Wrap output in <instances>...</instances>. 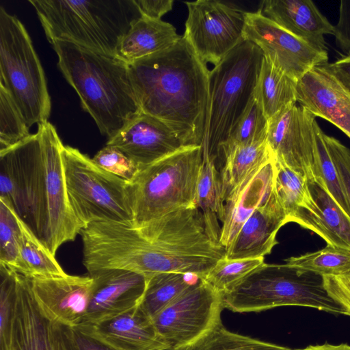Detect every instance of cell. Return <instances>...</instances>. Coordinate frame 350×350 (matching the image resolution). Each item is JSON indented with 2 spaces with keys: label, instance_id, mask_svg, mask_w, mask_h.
Returning a JSON list of instances; mask_svg holds the SVG:
<instances>
[{
  "label": "cell",
  "instance_id": "1",
  "mask_svg": "<svg viewBox=\"0 0 350 350\" xmlns=\"http://www.w3.org/2000/svg\"><path fill=\"white\" fill-rule=\"evenodd\" d=\"M63 146L55 128L47 122L38 125L36 133L0 152V174L12 186L7 202L54 256L83 228L68 197Z\"/></svg>",
  "mask_w": 350,
  "mask_h": 350
},
{
  "label": "cell",
  "instance_id": "2",
  "mask_svg": "<svg viewBox=\"0 0 350 350\" xmlns=\"http://www.w3.org/2000/svg\"><path fill=\"white\" fill-rule=\"evenodd\" d=\"M128 65L140 111L164 122L184 146H203L210 70L186 38Z\"/></svg>",
  "mask_w": 350,
  "mask_h": 350
},
{
  "label": "cell",
  "instance_id": "3",
  "mask_svg": "<svg viewBox=\"0 0 350 350\" xmlns=\"http://www.w3.org/2000/svg\"><path fill=\"white\" fill-rule=\"evenodd\" d=\"M51 44L59 70L102 135L111 138L140 111L126 62L67 41Z\"/></svg>",
  "mask_w": 350,
  "mask_h": 350
},
{
  "label": "cell",
  "instance_id": "4",
  "mask_svg": "<svg viewBox=\"0 0 350 350\" xmlns=\"http://www.w3.org/2000/svg\"><path fill=\"white\" fill-rule=\"evenodd\" d=\"M50 43L67 41L116 56L133 23L142 16L134 0H29Z\"/></svg>",
  "mask_w": 350,
  "mask_h": 350
},
{
  "label": "cell",
  "instance_id": "5",
  "mask_svg": "<svg viewBox=\"0 0 350 350\" xmlns=\"http://www.w3.org/2000/svg\"><path fill=\"white\" fill-rule=\"evenodd\" d=\"M262 51L244 40L209 72L203 154L219 163L228 137L254 98Z\"/></svg>",
  "mask_w": 350,
  "mask_h": 350
},
{
  "label": "cell",
  "instance_id": "6",
  "mask_svg": "<svg viewBox=\"0 0 350 350\" xmlns=\"http://www.w3.org/2000/svg\"><path fill=\"white\" fill-rule=\"evenodd\" d=\"M203 146H183L138 170L129 182L133 226L140 228L177 210L197 206Z\"/></svg>",
  "mask_w": 350,
  "mask_h": 350
},
{
  "label": "cell",
  "instance_id": "7",
  "mask_svg": "<svg viewBox=\"0 0 350 350\" xmlns=\"http://www.w3.org/2000/svg\"><path fill=\"white\" fill-rule=\"evenodd\" d=\"M224 308L234 312H260L280 306L313 308L343 314L329 295L323 276L283 265L263 263L223 294Z\"/></svg>",
  "mask_w": 350,
  "mask_h": 350
},
{
  "label": "cell",
  "instance_id": "8",
  "mask_svg": "<svg viewBox=\"0 0 350 350\" xmlns=\"http://www.w3.org/2000/svg\"><path fill=\"white\" fill-rule=\"evenodd\" d=\"M0 84L29 128L48 122L51 98L44 70L23 23L0 8Z\"/></svg>",
  "mask_w": 350,
  "mask_h": 350
},
{
  "label": "cell",
  "instance_id": "9",
  "mask_svg": "<svg viewBox=\"0 0 350 350\" xmlns=\"http://www.w3.org/2000/svg\"><path fill=\"white\" fill-rule=\"evenodd\" d=\"M62 159L69 202L83 228L97 221L133 226L127 180L102 169L77 148L64 145Z\"/></svg>",
  "mask_w": 350,
  "mask_h": 350
},
{
  "label": "cell",
  "instance_id": "10",
  "mask_svg": "<svg viewBox=\"0 0 350 350\" xmlns=\"http://www.w3.org/2000/svg\"><path fill=\"white\" fill-rule=\"evenodd\" d=\"M224 308L223 294L200 278L159 312L152 321L167 350H178L220 323Z\"/></svg>",
  "mask_w": 350,
  "mask_h": 350
},
{
  "label": "cell",
  "instance_id": "11",
  "mask_svg": "<svg viewBox=\"0 0 350 350\" xmlns=\"http://www.w3.org/2000/svg\"><path fill=\"white\" fill-rule=\"evenodd\" d=\"M185 3L188 16L183 36L206 64L216 66L244 41L245 12L215 0Z\"/></svg>",
  "mask_w": 350,
  "mask_h": 350
},
{
  "label": "cell",
  "instance_id": "12",
  "mask_svg": "<svg viewBox=\"0 0 350 350\" xmlns=\"http://www.w3.org/2000/svg\"><path fill=\"white\" fill-rule=\"evenodd\" d=\"M243 39L256 44L275 68L297 81L316 66L328 63V53L286 31L260 9L245 13Z\"/></svg>",
  "mask_w": 350,
  "mask_h": 350
},
{
  "label": "cell",
  "instance_id": "13",
  "mask_svg": "<svg viewBox=\"0 0 350 350\" xmlns=\"http://www.w3.org/2000/svg\"><path fill=\"white\" fill-rule=\"evenodd\" d=\"M316 117L298 103L268 120L267 143L279 162L306 178L317 180Z\"/></svg>",
  "mask_w": 350,
  "mask_h": 350
},
{
  "label": "cell",
  "instance_id": "14",
  "mask_svg": "<svg viewBox=\"0 0 350 350\" xmlns=\"http://www.w3.org/2000/svg\"><path fill=\"white\" fill-rule=\"evenodd\" d=\"M11 350H79L72 327L41 308L29 279L19 273Z\"/></svg>",
  "mask_w": 350,
  "mask_h": 350
},
{
  "label": "cell",
  "instance_id": "15",
  "mask_svg": "<svg viewBox=\"0 0 350 350\" xmlns=\"http://www.w3.org/2000/svg\"><path fill=\"white\" fill-rule=\"evenodd\" d=\"M106 146L118 148L138 170L176 152L184 146L164 122L142 111L135 114Z\"/></svg>",
  "mask_w": 350,
  "mask_h": 350
},
{
  "label": "cell",
  "instance_id": "16",
  "mask_svg": "<svg viewBox=\"0 0 350 350\" xmlns=\"http://www.w3.org/2000/svg\"><path fill=\"white\" fill-rule=\"evenodd\" d=\"M94 280L86 314L81 324L105 321L139 306L148 278L139 273L109 269L89 274Z\"/></svg>",
  "mask_w": 350,
  "mask_h": 350
},
{
  "label": "cell",
  "instance_id": "17",
  "mask_svg": "<svg viewBox=\"0 0 350 350\" xmlns=\"http://www.w3.org/2000/svg\"><path fill=\"white\" fill-rule=\"evenodd\" d=\"M29 279L36 301L48 314L71 327L83 322L94 282L90 275L68 274Z\"/></svg>",
  "mask_w": 350,
  "mask_h": 350
},
{
  "label": "cell",
  "instance_id": "18",
  "mask_svg": "<svg viewBox=\"0 0 350 350\" xmlns=\"http://www.w3.org/2000/svg\"><path fill=\"white\" fill-rule=\"evenodd\" d=\"M296 89L299 105L350 138V94L323 66L306 73L297 81Z\"/></svg>",
  "mask_w": 350,
  "mask_h": 350
},
{
  "label": "cell",
  "instance_id": "19",
  "mask_svg": "<svg viewBox=\"0 0 350 350\" xmlns=\"http://www.w3.org/2000/svg\"><path fill=\"white\" fill-rule=\"evenodd\" d=\"M288 223V216L274 189L245 221L234 239L226 249L228 259L256 258L269 254L278 243L276 236Z\"/></svg>",
  "mask_w": 350,
  "mask_h": 350
},
{
  "label": "cell",
  "instance_id": "20",
  "mask_svg": "<svg viewBox=\"0 0 350 350\" xmlns=\"http://www.w3.org/2000/svg\"><path fill=\"white\" fill-rule=\"evenodd\" d=\"M308 183L312 202L296 211L288 221L317 234L327 245L350 251V217L321 180Z\"/></svg>",
  "mask_w": 350,
  "mask_h": 350
},
{
  "label": "cell",
  "instance_id": "21",
  "mask_svg": "<svg viewBox=\"0 0 350 350\" xmlns=\"http://www.w3.org/2000/svg\"><path fill=\"white\" fill-rule=\"evenodd\" d=\"M80 325L120 350H167L152 319L139 306L111 319Z\"/></svg>",
  "mask_w": 350,
  "mask_h": 350
},
{
  "label": "cell",
  "instance_id": "22",
  "mask_svg": "<svg viewBox=\"0 0 350 350\" xmlns=\"http://www.w3.org/2000/svg\"><path fill=\"white\" fill-rule=\"evenodd\" d=\"M262 14L278 26L312 46L327 51L325 36L333 35L334 25L310 0H267Z\"/></svg>",
  "mask_w": 350,
  "mask_h": 350
},
{
  "label": "cell",
  "instance_id": "23",
  "mask_svg": "<svg viewBox=\"0 0 350 350\" xmlns=\"http://www.w3.org/2000/svg\"><path fill=\"white\" fill-rule=\"evenodd\" d=\"M275 174V157L270 158L224 203L219 243L230 246L242 226L255 209L272 192Z\"/></svg>",
  "mask_w": 350,
  "mask_h": 350
},
{
  "label": "cell",
  "instance_id": "24",
  "mask_svg": "<svg viewBox=\"0 0 350 350\" xmlns=\"http://www.w3.org/2000/svg\"><path fill=\"white\" fill-rule=\"evenodd\" d=\"M181 37L172 24L142 16L122 39L116 56L130 64L170 48Z\"/></svg>",
  "mask_w": 350,
  "mask_h": 350
},
{
  "label": "cell",
  "instance_id": "25",
  "mask_svg": "<svg viewBox=\"0 0 350 350\" xmlns=\"http://www.w3.org/2000/svg\"><path fill=\"white\" fill-rule=\"evenodd\" d=\"M271 155L266 140L238 147L226 156L219 172L224 205Z\"/></svg>",
  "mask_w": 350,
  "mask_h": 350
},
{
  "label": "cell",
  "instance_id": "26",
  "mask_svg": "<svg viewBox=\"0 0 350 350\" xmlns=\"http://www.w3.org/2000/svg\"><path fill=\"white\" fill-rule=\"evenodd\" d=\"M297 81L263 57L254 90V98L269 120L286 107L297 103Z\"/></svg>",
  "mask_w": 350,
  "mask_h": 350
},
{
  "label": "cell",
  "instance_id": "27",
  "mask_svg": "<svg viewBox=\"0 0 350 350\" xmlns=\"http://www.w3.org/2000/svg\"><path fill=\"white\" fill-rule=\"evenodd\" d=\"M196 203L202 214L208 236L219 243L224 204L221 198L220 175L215 162L203 154V162L198 178Z\"/></svg>",
  "mask_w": 350,
  "mask_h": 350
},
{
  "label": "cell",
  "instance_id": "28",
  "mask_svg": "<svg viewBox=\"0 0 350 350\" xmlns=\"http://www.w3.org/2000/svg\"><path fill=\"white\" fill-rule=\"evenodd\" d=\"M200 278L176 272L154 274L148 278L144 297L139 305L152 319Z\"/></svg>",
  "mask_w": 350,
  "mask_h": 350
},
{
  "label": "cell",
  "instance_id": "29",
  "mask_svg": "<svg viewBox=\"0 0 350 350\" xmlns=\"http://www.w3.org/2000/svg\"><path fill=\"white\" fill-rule=\"evenodd\" d=\"M19 222L22 240L16 271L29 278L67 275L55 256L50 252L20 217Z\"/></svg>",
  "mask_w": 350,
  "mask_h": 350
},
{
  "label": "cell",
  "instance_id": "30",
  "mask_svg": "<svg viewBox=\"0 0 350 350\" xmlns=\"http://www.w3.org/2000/svg\"><path fill=\"white\" fill-rule=\"evenodd\" d=\"M285 265L299 272H311L321 276L350 273V251L329 245L314 252L284 260Z\"/></svg>",
  "mask_w": 350,
  "mask_h": 350
},
{
  "label": "cell",
  "instance_id": "31",
  "mask_svg": "<svg viewBox=\"0 0 350 350\" xmlns=\"http://www.w3.org/2000/svg\"><path fill=\"white\" fill-rule=\"evenodd\" d=\"M178 350H297L228 330L221 321L200 338Z\"/></svg>",
  "mask_w": 350,
  "mask_h": 350
},
{
  "label": "cell",
  "instance_id": "32",
  "mask_svg": "<svg viewBox=\"0 0 350 350\" xmlns=\"http://www.w3.org/2000/svg\"><path fill=\"white\" fill-rule=\"evenodd\" d=\"M273 189L288 219L296 211L308 207L312 202L306 178L276 159Z\"/></svg>",
  "mask_w": 350,
  "mask_h": 350
},
{
  "label": "cell",
  "instance_id": "33",
  "mask_svg": "<svg viewBox=\"0 0 350 350\" xmlns=\"http://www.w3.org/2000/svg\"><path fill=\"white\" fill-rule=\"evenodd\" d=\"M268 120L254 96L224 144L219 165L234 149L267 140Z\"/></svg>",
  "mask_w": 350,
  "mask_h": 350
},
{
  "label": "cell",
  "instance_id": "34",
  "mask_svg": "<svg viewBox=\"0 0 350 350\" xmlns=\"http://www.w3.org/2000/svg\"><path fill=\"white\" fill-rule=\"evenodd\" d=\"M18 273L0 263V350H11Z\"/></svg>",
  "mask_w": 350,
  "mask_h": 350
},
{
  "label": "cell",
  "instance_id": "35",
  "mask_svg": "<svg viewBox=\"0 0 350 350\" xmlns=\"http://www.w3.org/2000/svg\"><path fill=\"white\" fill-rule=\"evenodd\" d=\"M264 263V257L219 260L204 278L213 288L224 294Z\"/></svg>",
  "mask_w": 350,
  "mask_h": 350
},
{
  "label": "cell",
  "instance_id": "36",
  "mask_svg": "<svg viewBox=\"0 0 350 350\" xmlns=\"http://www.w3.org/2000/svg\"><path fill=\"white\" fill-rule=\"evenodd\" d=\"M21 240L19 217L8 202L0 199V263L16 271Z\"/></svg>",
  "mask_w": 350,
  "mask_h": 350
},
{
  "label": "cell",
  "instance_id": "37",
  "mask_svg": "<svg viewBox=\"0 0 350 350\" xmlns=\"http://www.w3.org/2000/svg\"><path fill=\"white\" fill-rule=\"evenodd\" d=\"M316 141V170L317 179L321 180L327 191L343 211L350 217V207L344 192L336 167L325 144L324 133L317 122L314 124Z\"/></svg>",
  "mask_w": 350,
  "mask_h": 350
},
{
  "label": "cell",
  "instance_id": "38",
  "mask_svg": "<svg viewBox=\"0 0 350 350\" xmlns=\"http://www.w3.org/2000/svg\"><path fill=\"white\" fill-rule=\"evenodd\" d=\"M30 135L8 91L0 84V152L17 145Z\"/></svg>",
  "mask_w": 350,
  "mask_h": 350
},
{
  "label": "cell",
  "instance_id": "39",
  "mask_svg": "<svg viewBox=\"0 0 350 350\" xmlns=\"http://www.w3.org/2000/svg\"><path fill=\"white\" fill-rule=\"evenodd\" d=\"M93 161L105 171L128 182L136 175L138 168L123 152L115 147L105 146L92 158Z\"/></svg>",
  "mask_w": 350,
  "mask_h": 350
},
{
  "label": "cell",
  "instance_id": "40",
  "mask_svg": "<svg viewBox=\"0 0 350 350\" xmlns=\"http://www.w3.org/2000/svg\"><path fill=\"white\" fill-rule=\"evenodd\" d=\"M323 137L350 207V149L334 137L324 133Z\"/></svg>",
  "mask_w": 350,
  "mask_h": 350
},
{
  "label": "cell",
  "instance_id": "41",
  "mask_svg": "<svg viewBox=\"0 0 350 350\" xmlns=\"http://www.w3.org/2000/svg\"><path fill=\"white\" fill-rule=\"evenodd\" d=\"M325 289L340 306L343 314L350 316V273L323 276Z\"/></svg>",
  "mask_w": 350,
  "mask_h": 350
},
{
  "label": "cell",
  "instance_id": "42",
  "mask_svg": "<svg viewBox=\"0 0 350 350\" xmlns=\"http://www.w3.org/2000/svg\"><path fill=\"white\" fill-rule=\"evenodd\" d=\"M333 35L337 46L346 55H350V0L340 3L339 18L334 25Z\"/></svg>",
  "mask_w": 350,
  "mask_h": 350
},
{
  "label": "cell",
  "instance_id": "43",
  "mask_svg": "<svg viewBox=\"0 0 350 350\" xmlns=\"http://www.w3.org/2000/svg\"><path fill=\"white\" fill-rule=\"evenodd\" d=\"M142 16L161 20V17L173 8V0H134Z\"/></svg>",
  "mask_w": 350,
  "mask_h": 350
},
{
  "label": "cell",
  "instance_id": "44",
  "mask_svg": "<svg viewBox=\"0 0 350 350\" xmlns=\"http://www.w3.org/2000/svg\"><path fill=\"white\" fill-rule=\"evenodd\" d=\"M79 350H120L102 340L79 325L72 327Z\"/></svg>",
  "mask_w": 350,
  "mask_h": 350
},
{
  "label": "cell",
  "instance_id": "45",
  "mask_svg": "<svg viewBox=\"0 0 350 350\" xmlns=\"http://www.w3.org/2000/svg\"><path fill=\"white\" fill-rule=\"evenodd\" d=\"M323 67L350 94V55H345L334 62L323 65Z\"/></svg>",
  "mask_w": 350,
  "mask_h": 350
},
{
  "label": "cell",
  "instance_id": "46",
  "mask_svg": "<svg viewBox=\"0 0 350 350\" xmlns=\"http://www.w3.org/2000/svg\"><path fill=\"white\" fill-rule=\"evenodd\" d=\"M297 350H350V345L347 344L332 345L323 344L317 345H309L304 349Z\"/></svg>",
  "mask_w": 350,
  "mask_h": 350
}]
</instances>
